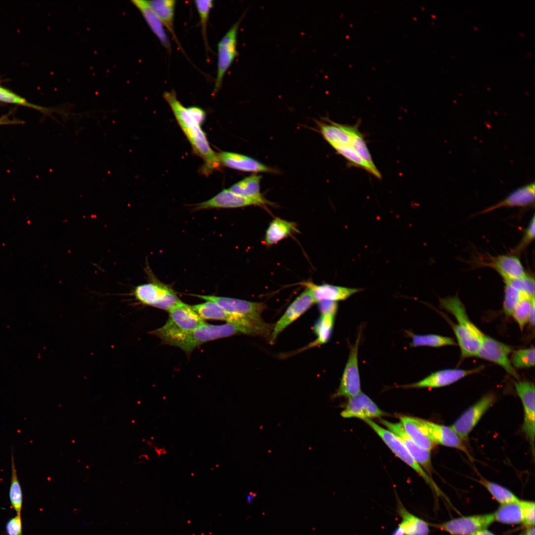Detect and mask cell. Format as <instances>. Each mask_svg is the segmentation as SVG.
<instances>
[{
	"instance_id": "5bb4252c",
	"label": "cell",
	"mask_w": 535,
	"mask_h": 535,
	"mask_svg": "<svg viewBox=\"0 0 535 535\" xmlns=\"http://www.w3.org/2000/svg\"><path fill=\"white\" fill-rule=\"evenodd\" d=\"M483 366L465 370L462 369H446L431 373L423 379L410 384L400 386L405 388H439L452 384L463 378L480 372Z\"/></svg>"
},
{
	"instance_id": "d6986e66",
	"label": "cell",
	"mask_w": 535,
	"mask_h": 535,
	"mask_svg": "<svg viewBox=\"0 0 535 535\" xmlns=\"http://www.w3.org/2000/svg\"><path fill=\"white\" fill-rule=\"evenodd\" d=\"M380 423L400 439L422 468L430 472L431 470L430 451L417 444L406 432L400 423H392L383 419H380Z\"/></svg>"
},
{
	"instance_id": "5b68a950",
	"label": "cell",
	"mask_w": 535,
	"mask_h": 535,
	"mask_svg": "<svg viewBox=\"0 0 535 535\" xmlns=\"http://www.w3.org/2000/svg\"><path fill=\"white\" fill-rule=\"evenodd\" d=\"M239 333L247 334L244 329L232 323L214 325L206 322L192 332L171 340L168 345L191 353L197 347L206 342Z\"/></svg>"
},
{
	"instance_id": "7dc6e473",
	"label": "cell",
	"mask_w": 535,
	"mask_h": 535,
	"mask_svg": "<svg viewBox=\"0 0 535 535\" xmlns=\"http://www.w3.org/2000/svg\"><path fill=\"white\" fill-rule=\"evenodd\" d=\"M20 123V121L16 120H11L7 116H3L0 117V125H14Z\"/></svg>"
},
{
	"instance_id": "db71d44e",
	"label": "cell",
	"mask_w": 535,
	"mask_h": 535,
	"mask_svg": "<svg viewBox=\"0 0 535 535\" xmlns=\"http://www.w3.org/2000/svg\"><path fill=\"white\" fill-rule=\"evenodd\" d=\"M519 535H524V533L521 534H520Z\"/></svg>"
},
{
	"instance_id": "9c48e42d",
	"label": "cell",
	"mask_w": 535,
	"mask_h": 535,
	"mask_svg": "<svg viewBox=\"0 0 535 535\" xmlns=\"http://www.w3.org/2000/svg\"><path fill=\"white\" fill-rule=\"evenodd\" d=\"M361 337V330L359 332L355 344L351 346L338 389L333 397H346L348 398L361 392L358 367V348Z\"/></svg>"
},
{
	"instance_id": "ee69618b",
	"label": "cell",
	"mask_w": 535,
	"mask_h": 535,
	"mask_svg": "<svg viewBox=\"0 0 535 535\" xmlns=\"http://www.w3.org/2000/svg\"><path fill=\"white\" fill-rule=\"evenodd\" d=\"M535 215L531 219L528 227L526 229L523 237L519 244L515 248V252L519 253L527 247L535 238Z\"/></svg>"
},
{
	"instance_id": "b9f144b4",
	"label": "cell",
	"mask_w": 535,
	"mask_h": 535,
	"mask_svg": "<svg viewBox=\"0 0 535 535\" xmlns=\"http://www.w3.org/2000/svg\"><path fill=\"white\" fill-rule=\"evenodd\" d=\"M508 283L522 293L531 297H535V280L530 276L504 282Z\"/></svg>"
},
{
	"instance_id": "cb8c5ba5",
	"label": "cell",
	"mask_w": 535,
	"mask_h": 535,
	"mask_svg": "<svg viewBox=\"0 0 535 535\" xmlns=\"http://www.w3.org/2000/svg\"><path fill=\"white\" fill-rule=\"evenodd\" d=\"M487 266L496 270L504 282L522 278L526 275L520 260L512 255H500L491 258Z\"/></svg>"
},
{
	"instance_id": "74e56055",
	"label": "cell",
	"mask_w": 535,
	"mask_h": 535,
	"mask_svg": "<svg viewBox=\"0 0 535 535\" xmlns=\"http://www.w3.org/2000/svg\"><path fill=\"white\" fill-rule=\"evenodd\" d=\"M511 353L510 359L512 365L515 369H524L534 367L535 364L534 347L513 350Z\"/></svg>"
},
{
	"instance_id": "4fadbf2b",
	"label": "cell",
	"mask_w": 535,
	"mask_h": 535,
	"mask_svg": "<svg viewBox=\"0 0 535 535\" xmlns=\"http://www.w3.org/2000/svg\"><path fill=\"white\" fill-rule=\"evenodd\" d=\"M205 301L214 302L231 313L257 321L262 320L261 314L266 306L264 303L214 295L191 294Z\"/></svg>"
},
{
	"instance_id": "8992f818",
	"label": "cell",
	"mask_w": 535,
	"mask_h": 535,
	"mask_svg": "<svg viewBox=\"0 0 535 535\" xmlns=\"http://www.w3.org/2000/svg\"><path fill=\"white\" fill-rule=\"evenodd\" d=\"M191 307L203 320L225 321L243 328L247 334L263 335L268 331V325L263 320H254L231 313L212 301H206Z\"/></svg>"
},
{
	"instance_id": "7bdbcfd3",
	"label": "cell",
	"mask_w": 535,
	"mask_h": 535,
	"mask_svg": "<svg viewBox=\"0 0 535 535\" xmlns=\"http://www.w3.org/2000/svg\"><path fill=\"white\" fill-rule=\"evenodd\" d=\"M523 515V523L527 527L535 526V503L534 501L520 500Z\"/></svg>"
},
{
	"instance_id": "9a60e30c",
	"label": "cell",
	"mask_w": 535,
	"mask_h": 535,
	"mask_svg": "<svg viewBox=\"0 0 535 535\" xmlns=\"http://www.w3.org/2000/svg\"><path fill=\"white\" fill-rule=\"evenodd\" d=\"M515 390L520 398L524 408V418L523 430L533 446L534 453L535 433V387L533 382L528 381H518L515 383Z\"/></svg>"
},
{
	"instance_id": "836d02e7",
	"label": "cell",
	"mask_w": 535,
	"mask_h": 535,
	"mask_svg": "<svg viewBox=\"0 0 535 535\" xmlns=\"http://www.w3.org/2000/svg\"><path fill=\"white\" fill-rule=\"evenodd\" d=\"M11 479L9 489V497L12 507L17 514H21L23 503L22 490L20 483L15 464L13 451L11 455Z\"/></svg>"
},
{
	"instance_id": "1f68e13d",
	"label": "cell",
	"mask_w": 535,
	"mask_h": 535,
	"mask_svg": "<svg viewBox=\"0 0 535 535\" xmlns=\"http://www.w3.org/2000/svg\"><path fill=\"white\" fill-rule=\"evenodd\" d=\"M335 316L331 314H321L313 327L317 338L306 347V349L323 344L329 341L333 330Z\"/></svg>"
},
{
	"instance_id": "44dd1931",
	"label": "cell",
	"mask_w": 535,
	"mask_h": 535,
	"mask_svg": "<svg viewBox=\"0 0 535 535\" xmlns=\"http://www.w3.org/2000/svg\"><path fill=\"white\" fill-rule=\"evenodd\" d=\"M420 421L427 435L434 444L456 448L468 454L463 440L450 427L422 419Z\"/></svg>"
},
{
	"instance_id": "f1b7e54d",
	"label": "cell",
	"mask_w": 535,
	"mask_h": 535,
	"mask_svg": "<svg viewBox=\"0 0 535 535\" xmlns=\"http://www.w3.org/2000/svg\"><path fill=\"white\" fill-rule=\"evenodd\" d=\"M148 2L158 15L164 28L171 34L178 44L174 30V19L176 1L175 0H148Z\"/></svg>"
},
{
	"instance_id": "d4e9b609",
	"label": "cell",
	"mask_w": 535,
	"mask_h": 535,
	"mask_svg": "<svg viewBox=\"0 0 535 535\" xmlns=\"http://www.w3.org/2000/svg\"><path fill=\"white\" fill-rule=\"evenodd\" d=\"M396 512L401 518L399 525L405 535H429L430 524L409 512L398 497Z\"/></svg>"
},
{
	"instance_id": "603a6c76",
	"label": "cell",
	"mask_w": 535,
	"mask_h": 535,
	"mask_svg": "<svg viewBox=\"0 0 535 535\" xmlns=\"http://www.w3.org/2000/svg\"><path fill=\"white\" fill-rule=\"evenodd\" d=\"M535 183L531 182L513 191L504 199L479 213L485 214L505 207H524L534 204Z\"/></svg>"
},
{
	"instance_id": "e575fe53",
	"label": "cell",
	"mask_w": 535,
	"mask_h": 535,
	"mask_svg": "<svg viewBox=\"0 0 535 535\" xmlns=\"http://www.w3.org/2000/svg\"><path fill=\"white\" fill-rule=\"evenodd\" d=\"M479 482L500 504L518 501L519 500L512 491L499 484L488 481L483 478H480Z\"/></svg>"
},
{
	"instance_id": "c3c4849f",
	"label": "cell",
	"mask_w": 535,
	"mask_h": 535,
	"mask_svg": "<svg viewBox=\"0 0 535 535\" xmlns=\"http://www.w3.org/2000/svg\"><path fill=\"white\" fill-rule=\"evenodd\" d=\"M535 304H534V305H533V306H532V308H531V311H530V315H529V322H529V323H530V324H531V325H532V326H533V327H534V326H535Z\"/></svg>"
},
{
	"instance_id": "52a82bcc",
	"label": "cell",
	"mask_w": 535,
	"mask_h": 535,
	"mask_svg": "<svg viewBox=\"0 0 535 535\" xmlns=\"http://www.w3.org/2000/svg\"><path fill=\"white\" fill-rule=\"evenodd\" d=\"M363 421L374 430L396 456L409 465L422 477L437 495L445 497L443 493L433 480L417 462L404 445L394 434L388 429L380 426L371 419H366Z\"/></svg>"
},
{
	"instance_id": "816d5d0a",
	"label": "cell",
	"mask_w": 535,
	"mask_h": 535,
	"mask_svg": "<svg viewBox=\"0 0 535 535\" xmlns=\"http://www.w3.org/2000/svg\"><path fill=\"white\" fill-rule=\"evenodd\" d=\"M535 526L527 527L526 531L524 533V535H535Z\"/></svg>"
},
{
	"instance_id": "d6a6232c",
	"label": "cell",
	"mask_w": 535,
	"mask_h": 535,
	"mask_svg": "<svg viewBox=\"0 0 535 535\" xmlns=\"http://www.w3.org/2000/svg\"><path fill=\"white\" fill-rule=\"evenodd\" d=\"M408 334L412 338L410 345L412 347L421 346L440 347L457 345L455 340L450 337L435 334H416L409 331L408 332Z\"/></svg>"
},
{
	"instance_id": "7402d4cb",
	"label": "cell",
	"mask_w": 535,
	"mask_h": 535,
	"mask_svg": "<svg viewBox=\"0 0 535 535\" xmlns=\"http://www.w3.org/2000/svg\"><path fill=\"white\" fill-rule=\"evenodd\" d=\"M311 292L315 302L322 301L338 302L344 300L363 289L335 286L329 284H316L312 282L301 283Z\"/></svg>"
},
{
	"instance_id": "d590c367",
	"label": "cell",
	"mask_w": 535,
	"mask_h": 535,
	"mask_svg": "<svg viewBox=\"0 0 535 535\" xmlns=\"http://www.w3.org/2000/svg\"><path fill=\"white\" fill-rule=\"evenodd\" d=\"M350 129L352 137L351 145L353 149L373 169L378 170L373 160L364 136L359 130L358 126L350 125Z\"/></svg>"
},
{
	"instance_id": "f546056e",
	"label": "cell",
	"mask_w": 535,
	"mask_h": 535,
	"mask_svg": "<svg viewBox=\"0 0 535 535\" xmlns=\"http://www.w3.org/2000/svg\"><path fill=\"white\" fill-rule=\"evenodd\" d=\"M262 176L254 173L232 185L228 189L238 195L257 199L265 198L260 192Z\"/></svg>"
},
{
	"instance_id": "7a4b0ae2",
	"label": "cell",
	"mask_w": 535,
	"mask_h": 535,
	"mask_svg": "<svg viewBox=\"0 0 535 535\" xmlns=\"http://www.w3.org/2000/svg\"><path fill=\"white\" fill-rule=\"evenodd\" d=\"M440 306L457 320V323H454L447 320L456 337L461 359L476 357L484 333L470 320L465 306L458 296L440 299Z\"/></svg>"
},
{
	"instance_id": "8fae6325",
	"label": "cell",
	"mask_w": 535,
	"mask_h": 535,
	"mask_svg": "<svg viewBox=\"0 0 535 535\" xmlns=\"http://www.w3.org/2000/svg\"><path fill=\"white\" fill-rule=\"evenodd\" d=\"M494 522L493 513H488L461 517L440 524H430V526L450 535H472L479 531L487 529Z\"/></svg>"
},
{
	"instance_id": "f6af8a7d",
	"label": "cell",
	"mask_w": 535,
	"mask_h": 535,
	"mask_svg": "<svg viewBox=\"0 0 535 535\" xmlns=\"http://www.w3.org/2000/svg\"><path fill=\"white\" fill-rule=\"evenodd\" d=\"M6 535H22V524L21 514H17L11 518L5 526Z\"/></svg>"
},
{
	"instance_id": "ffe728a7",
	"label": "cell",
	"mask_w": 535,
	"mask_h": 535,
	"mask_svg": "<svg viewBox=\"0 0 535 535\" xmlns=\"http://www.w3.org/2000/svg\"><path fill=\"white\" fill-rule=\"evenodd\" d=\"M220 164L237 170L257 173H277V170L256 159L242 154L222 151L217 155Z\"/></svg>"
},
{
	"instance_id": "ba28073f",
	"label": "cell",
	"mask_w": 535,
	"mask_h": 535,
	"mask_svg": "<svg viewBox=\"0 0 535 535\" xmlns=\"http://www.w3.org/2000/svg\"><path fill=\"white\" fill-rule=\"evenodd\" d=\"M243 16L230 27L217 44V72L213 95L221 88L225 73L238 55L237 33Z\"/></svg>"
},
{
	"instance_id": "4dcf8cb0",
	"label": "cell",
	"mask_w": 535,
	"mask_h": 535,
	"mask_svg": "<svg viewBox=\"0 0 535 535\" xmlns=\"http://www.w3.org/2000/svg\"><path fill=\"white\" fill-rule=\"evenodd\" d=\"M494 521L515 525L523 523V515L520 499L518 501L500 504L493 513Z\"/></svg>"
},
{
	"instance_id": "ac0fdd59",
	"label": "cell",
	"mask_w": 535,
	"mask_h": 535,
	"mask_svg": "<svg viewBox=\"0 0 535 535\" xmlns=\"http://www.w3.org/2000/svg\"><path fill=\"white\" fill-rule=\"evenodd\" d=\"M340 415L344 418H356L364 420L380 418L384 413L369 396L361 391L348 398Z\"/></svg>"
},
{
	"instance_id": "484cf974",
	"label": "cell",
	"mask_w": 535,
	"mask_h": 535,
	"mask_svg": "<svg viewBox=\"0 0 535 535\" xmlns=\"http://www.w3.org/2000/svg\"><path fill=\"white\" fill-rule=\"evenodd\" d=\"M139 9L145 21L161 45L168 51L170 50V44L166 34L164 27L148 0H134L131 1Z\"/></svg>"
},
{
	"instance_id": "83f0119b",
	"label": "cell",
	"mask_w": 535,
	"mask_h": 535,
	"mask_svg": "<svg viewBox=\"0 0 535 535\" xmlns=\"http://www.w3.org/2000/svg\"><path fill=\"white\" fill-rule=\"evenodd\" d=\"M298 232L296 223L276 217L269 223L264 242L267 246H271Z\"/></svg>"
},
{
	"instance_id": "4316f807",
	"label": "cell",
	"mask_w": 535,
	"mask_h": 535,
	"mask_svg": "<svg viewBox=\"0 0 535 535\" xmlns=\"http://www.w3.org/2000/svg\"><path fill=\"white\" fill-rule=\"evenodd\" d=\"M400 423L406 432L421 448L430 451L434 444L427 435L420 419L407 416H400Z\"/></svg>"
},
{
	"instance_id": "f907efd6",
	"label": "cell",
	"mask_w": 535,
	"mask_h": 535,
	"mask_svg": "<svg viewBox=\"0 0 535 535\" xmlns=\"http://www.w3.org/2000/svg\"><path fill=\"white\" fill-rule=\"evenodd\" d=\"M390 535H405L401 527L398 525V526L392 532Z\"/></svg>"
},
{
	"instance_id": "bcb514c9",
	"label": "cell",
	"mask_w": 535,
	"mask_h": 535,
	"mask_svg": "<svg viewBox=\"0 0 535 535\" xmlns=\"http://www.w3.org/2000/svg\"><path fill=\"white\" fill-rule=\"evenodd\" d=\"M319 308L321 314H331L335 315L337 313L338 304L337 302L322 301L318 302Z\"/></svg>"
},
{
	"instance_id": "8d00e7d4",
	"label": "cell",
	"mask_w": 535,
	"mask_h": 535,
	"mask_svg": "<svg viewBox=\"0 0 535 535\" xmlns=\"http://www.w3.org/2000/svg\"><path fill=\"white\" fill-rule=\"evenodd\" d=\"M0 102L5 103L12 104L25 106L28 107L37 109L44 113H47L48 114L53 112H57L60 113H63L64 114H65L64 112H63V111H61L56 110V109H53L51 108L40 107L30 103L27 101L24 98L0 86Z\"/></svg>"
},
{
	"instance_id": "6da1fadb",
	"label": "cell",
	"mask_w": 535,
	"mask_h": 535,
	"mask_svg": "<svg viewBox=\"0 0 535 535\" xmlns=\"http://www.w3.org/2000/svg\"><path fill=\"white\" fill-rule=\"evenodd\" d=\"M162 96L169 106L194 151L203 159L204 162L203 172L209 174L218 169L220 163L217 155L211 148L205 133L201 128V124L193 116L189 108L181 103L173 90L164 92Z\"/></svg>"
},
{
	"instance_id": "f5cc1de1",
	"label": "cell",
	"mask_w": 535,
	"mask_h": 535,
	"mask_svg": "<svg viewBox=\"0 0 535 535\" xmlns=\"http://www.w3.org/2000/svg\"><path fill=\"white\" fill-rule=\"evenodd\" d=\"M256 494H254V493L251 494V493H250L247 497V502L248 503L252 502Z\"/></svg>"
},
{
	"instance_id": "681fc988",
	"label": "cell",
	"mask_w": 535,
	"mask_h": 535,
	"mask_svg": "<svg viewBox=\"0 0 535 535\" xmlns=\"http://www.w3.org/2000/svg\"><path fill=\"white\" fill-rule=\"evenodd\" d=\"M472 535H496L493 533L491 532L487 529H482L479 531Z\"/></svg>"
},
{
	"instance_id": "f35d334b",
	"label": "cell",
	"mask_w": 535,
	"mask_h": 535,
	"mask_svg": "<svg viewBox=\"0 0 535 535\" xmlns=\"http://www.w3.org/2000/svg\"><path fill=\"white\" fill-rule=\"evenodd\" d=\"M535 304V297L525 296L514 309L512 316L518 324L521 330L524 329L529 322L530 313Z\"/></svg>"
},
{
	"instance_id": "3957f363",
	"label": "cell",
	"mask_w": 535,
	"mask_h": 535,
	"mask_svg": "<svg viewBox=\"0 0 535 535\" xmlns=\"http://www.w3.org/2000/svg\"><path fill=\"white\" fill-rule=\"evenodd\" d=\"M166 323L161 327L150 332L159 337L164 344L194 330L206 323L192 309L191 306L181 301L168 312Z\"/></svg>"
},
{
	"instance_id": "7c38bea8",
	"label": "cell",
	"mask_w": 535,
	"mask_h": 535,
	"mask_svg": "<svg viewBox=\"0 0 535 535\" xmlns=\"http://www.w3.org/2000/svg\"><path fill=\"white\" fill-rule=\"evenodd\" d=\"M495 401L494 394H486L467 409L450 427L462 440H466L471 431Z\"/></svg>"
},
{
	"instance_id": "60d3db41",
	"label": "cell",
	"mask_w": 535,
	"mask_h": 535,
	"mask_svg": "<svg viewBox=\"0 0 535 535\" xmlns=\"http://www.w3.org/2000/svg\"><path fill=\"white\" fill-rule=\"evenodd\" d=\"M194 2L200 19L204 41L206 48H208L207 27L210 11L213 7V1L197 0Z\"/></svg>"
},
{
	"instance_id": "30bf717a",
	"label": "cell",
	"mask_w": 535,
	"mask_h": 535,
	"mask_svg": "<svg viewBox=\"0 0 535 535\" xmlns=\"http://www.w3.org/2000/svg\"><path fill=\"white\" fill-rule=\"evenodd\" d=\"M513 350L511 346L484 334L476 357L501 366L508 374L518 379L519 375L512 365L509 358Z\"/></svg>"
},
{
	"instance_id": "2e32d148",
	"label": "cell",
	"mask_w": 535,
	"mask_h": 535,
	"mask_svg": "<svg viewBox=\"0 0 535 535\" xmlns=\"http://www.w3.org/2000/svg\"><path fill=\"white\" fill-rule=\"evenodd\" d=\"M269 204L265 198H248L236 194L229 189H224L211 199L197 204L196 209L200 210L211 208H235Z\"/></svg>"
},
{
	"instance_id": "ab89813d",
	"label": "cell",
	"mask_w": 535,
	"mask_h": 535,
	"mask_svg": "<svg viewBox=\"0 0 535 535\" xmlns=\"http://www.w3.org/2000/svg\"><path fill=\"white\" fill-rule=\"evenodd\" d=\"M505 283L503 311L504 314L509 317L512 315L514 309L521 300L525 296L528 295L522 293L510 284Z\"/></svg>"
},
{
	"instance_id": "e0dca14e",
	"label": "cell",
	"mask_w": 535,
	"mask_h": 535,
	"mask_svg": "<svg viewBox=\"0 0 535 535\" xmlns=\"http://www.w3.org/2000/svg\"><path fill=\"white\" fill-rule=\"evenodd\" d=\"M315 303L310 292L306 289L289 305L284 314L275 324L269 342L273 344L279 333L299 318Z\"/></svg>"
},
{
	"instance_id": "277c9868",
	"label": "cell",
	"mask_w": 535,
	"mask_h": 535,
	"mask_svg": "<svg viewBox=\"0 0 535 535\" xmlns=\"http://www.w3.org/2000/svg\"><path fill=\"white\" fill-rule=\"evenodd\" d=\"M145 270L149 281L134 287L128 295L133 297L143 305L167 312L182 301L169 285L159 281L155 277L148 266H146Z\"/></svg>"
}]
</instances>
